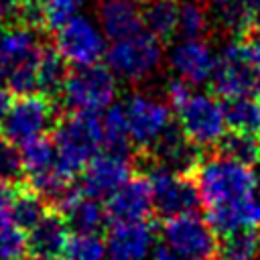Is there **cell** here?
Returning <instances> with one entry per match:
<instances>
[{"label": "cell", "mask_w": 260, "mask_h": 260, "mask_svg": "<svg viewBox=\"0 0 260 260\" xmlns=\"http://www.w3.org/2000/svg\"><path fill=\"white\" fill-rule=\"evenodd\" d=\"M203 217L219 236L238 228L260 230V199L254 195L258 175L252 167L219 152H201L191 169Z\"/></svg>", "instance_id": "obj_1"}, {"label": "cell", "mask_w": 260, "mask_h": 260, "mask_svg": "<svg viewBox=\"0 0 260 260\" xmlns=\"http://www.w3.org/2000/svg\"><path fill=\"white\" fill-rule=\"evenodd\" d=\"M43 49L39 30L26 24L0 30V81L12 93L37 91V67Z\"/></svg>", "instance_id": "obj_2"}, {"label": "cell", "mask_w": 260, "mask_h": 260, "mask_svg": "<svg viewBox=\"0 0 260 260\" xmlns=\"http://www.w3.org/2000/svg\"><path fill=\"white\" fill-rule=\"evenodd\" d=\"M53 144L59 167L75 179L83 167L102 150L100 116L91 112H71L53 128Z\"/></svg>", "instance_id": "obj_3"}, {"label": "cell", "mask_w": 260, "mask_h": 260, "mask_svg": "<svg viewBox=\"0 0 260 260\" xmlns=\"http://www.w3.org/2000/svg\"><path fill=\"white\" fill-rule=\"evenodd\" d=\"M118 93L116 75L108 65H77L67 71L61 87V102L69 112L100 114L114 104Z\"/></svg>", "instance_id": "obj_4"}, {"label": "cell", "mask_w": 260, "mask_h": 260, "mask_svg": "<svg viewBox=\"0 0 260 260\" xmlns=\"http://www.w3.org/2000/svg\"><path fill=\"white\" fill-rule=\"evenodd\" d=\"M160 236L165 246L183 260H217L219 238L207 219L197 211H185L162 219Z\"/></svg>", "instance_id": "obj_5"}, {"label": "cell", "mask_w": 260, "mask_h": 260, "mask_svg": "<svg viewBox=\"0 0 260 260\" xmlns=\"http://www.w3.org/2000/svg\"><path fill=\"white\" fill-rule=\"evenodd\" d=\"M173 114L183 134L201 150L215 148V144L228 130L223 104L211 91H191L187 100L173 110Z\"/></svg>", "instance_id": "obj_6"}, {"label": "cell", "mask_w": 260, "mask_h": 260, "mask_svg": "<svg viewBox=\"0 0 260 260\" xmlns=\"http://www.w3.org/2000/svg\"><path fill=\"white\" fill-rule=\"evenodd\" d=\"M162 61V45L156 37L146 32L144 28L112 41L106 49V65L112 73L128 83H138L150 77Z\"/></svg>", "instance_id": "obj_7"}, {"label": "cell", "mask_w": 260, "mask_h": 260, "mask_svg": "<svg viewBox=\"0 0 260 260\" xmlns=\"http://www.w3.org/2000/svg\"><path fill=\"white\" fill-rule=\"evenodd\" d=\"M146 162L144 175L150 183L152 191V209L156 215L171 217L185 211H197L199 207V193L193 183V179L187 173L173 171L169 167H162L146 156H142Z\"/></svg>", "instance_id": "obj_8"}, {"label": "cell", "mask_w": 260, "mask_h": 260, "mask_svg": "<svg viewBox=\"0 0 260 260\" xmlns=\"http://www.w3.org/2000/svg\"><path fill=\"white\" fill-rule=\"evenodd\" d=\"M55 124L57 110L53 98L39 91L20 93L16 100H12L0 124V134L20 146L37 136L47 134V130L55 128Z\"/></svg>", "instance_id": "obj_9"}, {"label": "cell", "mask_w": 260, "mask_h": 260, "mask_svg": "<svg viewBox=\"0 0 260 260\" xmlns=\"http://www.w3.org/2000/svg\"><path fill=\"white\" fill-rule=\"evenodd\" d=\"M122 108L126 114L132 146L138 150V154L148 152L175 120V114L167 100L154 98L144 91H134L132 95H128Z\"/></svg>", "instance_id": "obj_10"}, {"label": "cell", "mask_w": 260, "mask_h": 260, "mask_svg": "<svg viewBox=\"0 0 260 260\" xmlns=\"http://www.w3.org/2000/svg\"><path fill=\"white\" fill-rule=\"evenodd\" d=\"M55 51L67 65H91L100 63L106 55V39L102 28L85 16H71L55 30Z\"/></svg>", "instance_id": "obj_11"}, {"label": "cell", "mask_w": 260, "mask_h": 260, "mask_svg": "<svg viewBox=\"0 0 260 260\" xmlns=\"http://www.w3.org/2000/svg\"><path fill=\"white\" fill-rule=\"evenodd\" d=\"M211 93L219 100L236 95H258L260 98V69L254 67L240 53L236 41L230 43L217 57L213 73L209 77Z\"/></svg>", "instance_id": "obj_12"}, {"label": "cell", "mask_w": 260, "mask_h": 260, "mask_svg": "<svg viewBox=\"0 0 260 260\" xmlns=\"http://www.w3.org/2000/svg\"><path fill=\"white\" fill-rule=\"evenodd\" d=\"M79 191L93 199L110 197L130 175H132V160L130 154L100 150L79 173Z\"/></svg>", "instance_id": "obj_13"}, {"label": "cell", "mask_w": 260, "mask_h": 260, "mask_svg": "<svg viewBox=\"0 0 260 260\" xmlns=\"http://www.w3.org/2000/svg\"><path fill=\"white\" fill-rule=\"evenodd\" d=\"M106 215L112 223H130L150 219L152 191L144 173L130 175L110 197H106Z\"/></svg>", "instance_id": "obj_14"}, {"label": "cell", "mask_w": 260, "mask_h": 260, "mask_svg": "<svg viewBox=\"0 0 260 260\" xmlns=\"http://www.w3.org/2000/svg\"><path fill=\"white\" fill-rule=\"evenodd\" d=\"M156 242V225L150 219L112 223L106 238V260H148Z\"/></svg>", "instance_id": "obj_15"}, {"label": "cell", "mask_w": 260, "mask_h": 260, "mask_svg": "<svg viewBox=\"0 0 260 260\" xmlns=\"http://www.w3.org/2000/svg\"><path fill=\"white\" fill-rule=\"evenodd\" d=\"M169 61L177 77L191 85H201L213 73L215 55L203 39H183L173 47Z\"/></svg>", "instance_id": "obj_16"}, {"label": "cell", "mask_w": 260, "mask_h": 260, "mask_svg": "<svg viewBox=\"0 0 260 260\" xmlns=\"http://www.w3.org/2000/svg\"><path fill=\"white\" fill-rule=\"evenodd\" d=\"M69 225L61 211L49 209L28 232H26V248L32 258L59 260L69 240Z\"/></svg>", "instance_id": "obj_17"}, {"label": "cell", "mask_w": 260, "mask_h": 260, "mask_svg": "<svg viewBox=\"0 0 260 260\" xmlns=\"http://www.w3.org/2000/svg\"><path fill=\"white\" fill-rule=\"evenodd\" d=\"M98 18L104 37L110 41H118L142 30L140 6L134 0H102Z\"/></svg>", "instance_id": "obj_18"}, {"label": "cell", "mask_w": 260, "mask_h": 260, "mask_svg": "<svg viewBox=\"0 0 260 260\" xmlns=\"http://www.w3.org/2000/svg\"><path fill=\"white\" fill-rule=\"evenodd\" d=\"M73 234H100L106 228L108 215L100 199L87 197L81 191L61 209Z\"/></svg>", "instance_id": "obj_19"}, {"label": "cell", "mask_w": 260, "mask_h": 260, "mask_svg": "<svg viewBox=\"0 0 260 260\" xmlns=\"http://www.w3.org/2000/svg\"><path fill=\"white\" fill-rule=\"evenodd\" d=\"M142 28L156 37L160 43L171 41L179 26V0H144L142 8Z\"/></svg>", "instance_id": "obj_20"}, {"label": "cell", "mask_w": 260, "mask_h": 260, "mask_svg": "<svg viewBox=\"0 0 260 260\" xmlns=\"http://www.w3.org/2000/svg\"><path fill=\"white\" fill-rule=\"evenodd\" d=\"M47 211H49L47 201L30 185L24 187L22 183H18L16 189H12L8 209H6V217L10 221H14L20 230L28 232Z\"/></svg>", "instance_id": "obj_21"}, {"label": "cell", "mask_w": 260, "mask_h": 260, "mask_svg": "<svg viewBox=\"0 0 260 260\" xmlns=\"http://www.w3.org/2000/svg\"><path fill=\"white\" fill-rule=\"evenodd\" d=\"M225 126L236 132L260 136V98L258 95H236L221 100Z\"/></svg>", "instance_id": "obj_22"}, {"label": "cell", "mask_w": 260, "mask_h": 260, "mask_svg": "<svg viewBox=\"0 0 260 260\" xmlns=\"http://www.w3.org/2000/svg\"><path fill=\"white\" fill-rule=\"evenodd\" d=\"M100 128H102V150L130 154L134 146L130 140V130L122 106L112 104L110 108H106L104 114L100 116Z\"/></svg>", "instance_id": "obj_23"}, {"label": "cell", "mask_w": 260, "mask_h": 260, "mask_svg": "<svg viewBox=\"0 0 260 260\" xmlns=\"http://www.w3.org/2000/svg\"><path fill=\"white\" fill-rule=\"evenodd\" d=\"M215 152L254 169L260 165V136L230 130L215 144Z\"/></svg>", "instance_id": "obj_24"}, {"label": "cell", "mask_w": 260, "mask_h": 260, "mask_svg": "<svg viewBox=\"0 0 260 260\" xmlns=\"http://www.w3.org/2000/svg\"><path fill=\"white\" fill-rule=\"evenodd\" d=\"M67 71H69L67 63L55 51V47H45L39 59V67H37V91L49 98L59 95L63 81L67 77Z\"/></svg>", "instance_id": "obj_25"}, {"label": "cell", "mask_w": 260, "mask_h": 260, "mask_svg": "<svg viewBox=\"0 0 260 260\" xmlns=\"http://www.w3.org/2000/svg\"><path fill=\"white\" fill-rule=\"evenodd\" d=\"M260 254V230L238 228L219 236V258L221 260H254Z\"/></svg>", "instance_id": "obj_26"}, {"label": "cell", "mask_w": 260, "mask_h": 260, "mask_svg": "<svg viewBox=\"0 0 260 260\" xmlns=\"http://www.w3.org/2000/svg\"><path fill=\"white\" fill-rule=\"evenodd\" d=\"M209 30L207 8L201 0H185L179 4V26L177 32L183 39H201Z\"/></svg>", "instance_id": "obj_27"}, {"label": "cell", "mask_w": 260, "mask_h": 260, "mask_svg": "<svg viewBox=\"0 0 260 260\" xmlns=\"http://www.w3.org/2000/svg\"><path fill=\"white\" fill-rule=\"evenodd\" d=\"M63 260H106V242L100 234H73L63 250Z\"/></svg>", "instance_id": "obj_28"}, {"label": "cell", "mask_w": 260, "mask_h": 260, "mask_svg": "<svg viewBox=\"0 0 260 260\" xmlns=\"http://www.w3.org/2000/svg\"><path fill=\"white\" fill-rule=\"evenodd\" d=\"M26 254V232L6 215L0 217V260H24Z\"/></svg>", "instance_id": "obj_29"}, {"label": "cell", "mask_w": 260, "mask_h": 260, "mask_svg": "<svg viewBox=\"0 0 260 260\" xmlns=\"http://www.w3.org/2000/svg\"><path fill=\"white\" fill-rule=\"evenodd\" d=\"M207 2H209V8L213 10L215 18L219 20V24L234 37H238L246 28H250L240 0H207Z\"/></svg>", "instance_id": "obj_30"}, {"label": "cell", "mask_w": 260, "mask_h": 260, "mask_svg": "<svg viewBox=\"0 0 260 260\" xmlns=\"http://www.w3.org/2000/svg\"><path fill=\"white\" fill-rule=\"evenodd\" d=\"M22 177H24V167L18 144H14L4 134H0V181L8 185H18L22 183Z\"/></svg>", "instance_id": "obj_31"}, {"label": "cell", "mask_w": 260, "mask_h": 260, "mask_svg": "<svg viewBox=\"0 0 260 260\" xmlns=\"http://www.w3.org/2000/svg\"><path fill=\"white\" fill-rule=\"evenodd\" d=\"M85 0H41L43 16H45V30H57L63 22L79 12Z\"/></svg>", "instance_id": "obj_32"}, {"label": "cell", "mask_w": 260, "mask_h": 260, "mask_svg": "<svg viewBox=\"0 0 260 260\" xmlns=\"http://www.w3.org/2000/svg\"><path fill=\"white\" fill-rule=\"evenodd\" d=\"M234 41H236L240 53L246 57V61H250L254 67L260 69V28L250 26L242 35H238Z\"/></svg>", "instance_id": "obj_33"}, {"label": "cell", "mask_w": 260, "mask_h": 260, "mask_svg": "<svg viewBox=\"0 0 260 260\" xmlns=\"http://www.w3.org/2000/svg\"><path fill=\"white\" fill-rule=\"evenodd\" d=\"M24 0H0V30L22 24Z\"/></svg>", "instance_id": "obj_34"}, {"label": "cell", "mask_w": 260, "mask_h": 260, "mask_svg": "<svg viewBox=\"0 0 260 260\" xmlns=\"http://www.w3.org/2000/svg\"><path fill=\"white\" fill-rule=\"evenodd\" d=\"M250 26L260 28V0H240Z\"/></svg>", "instance_id": "obj_35"}, {"label": "cell", "mask_w": 260, "mask_h": 260, "mask_svg": "<svg viewBox=\"0 0 260 260\" xmlns=\"http://www.w3.org/2000/svg\"><path fill=\"white\" fill-rule=\"evenodd\" d=\"M10 104H12V91L0 81V124H2V120H4V116L8 112V108H10Z\"/></svg>", "instance_id": "obj_36"}, {"label": "cell", "mask_w": 260, "mask_h": 260, "mask_svg": "<svg viewBox=\"0 0 260 260\" xmlns=\"http://www.w3.org/2000/svg\"><path fill=\"white\" fill-rule=\"evenodd\" d=\"M150 260H183V258H179L173 250H169L167 246H156L154 250H152V254H150Z\"/></svg>", "instance_id": "obj_37"}, {"label": "cell", "mask_w": 260, "mask_h": 260, "mask_svg": "<svg viewBox=\"0 0 260 260\" xmlns=\"http://www.w3.org/2000/svg\"><path fill=\"white\" fill-rule=\"evenodd\" d=\"M10 195H12V189H10V185L0 181V217H4V215H6V209H8V201H10Z\"/></svg>", "instance_id": "obj_38"}, {"label": "cell", "mask_w": 260, "mask_h": 260, "mask_svg": "<svg viewBox=\"0 0 260 260\" xmlns=\"http://www.w3.org/2000/svg\"><path fill=\"white\" fill-rule=\"evenodd\" d=\"M134 2H138V4H142V2H144V0H134Z\"/></svg>", "instance_id": "obj_39"}, {"label": "cell", "mask_w": 260, "mask_h": 260, "mask_svg": "<svg viewBox=\"0 0 260 260\" xmlns=\"http://www.w3.org/2000/svg\"><path fill=\"white\" fill-rule=\"evenodd\" d=\"M32 260H45V258H32Z\"/></svg>", "instance_id": "obj_40"}, {"label": "cell", "mask_w": 260, "mask_h": 260, "mask_svg": "<svg viewBox=\"0 0 260 260\" xmlns=\"http://www.w3.org/2000/svg\"><path fill=\"white\" fill-rule=\"evenodd\" d=\"M219 260H221V258H219Z\"/></svg>", "instance_id": "obj_41"}]
</instances>
